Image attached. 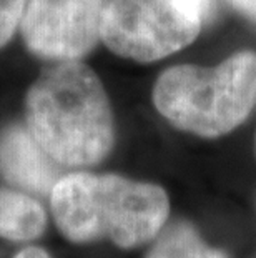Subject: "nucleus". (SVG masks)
Returning <instances> with one entry per match:
<instances>
[{
	"label": "nucleus",
	"mask_w": 256,
	"mask_h": 258,
	"mask_svg": "<svg viewBox=\"0 0 256 258\" xmlns=\"http://www.w3.org/2000/svg\"><path fill=\"white\" fill-rule=\"evenodd\" d=\"M27 127L53 162L92 167L115 144V122L103 84L80 60L43 69L25 95Z\"/></svg>",
	"instance_id": "f257e3e1"
},
{
	"label": "nucleus",
	"mask_w": 256,
	"mask_h": 258,
	"mask_svg": "<svg viewBox=\"0 0 256 258\" xmlns=\"http://www.w3.org/2000/svg\"><path fill=\"white\" fill-rule=\"evenodd\" d=\"M50 200L57 227L68 240L108 238L122 248L153 240L170 213L161 186L113 173H68L53 185Z\"/></svg>",
	"instance_id": "f03ea898"
},
{
	"label": "nucleus",
	"mask_w": 256,
	"mask_h": 258,
	"mask_svg": "<svg viewBox=\"0 0 256 258\" xmlns=\"http://www.w3.org/2000/svg\"><path fill=\"white\" fill-rule=\"evenodd\" d=\"M151 98L158 113L178 130L203 139L230 134L256 105V52L239 50L215 67L166 69Z\"/></svg>",
	"instance_id": "7ed1b4c3"
},
{
	"label": "nucleus",
	"mask_w": 256,
	"mask_h": 258,
	"mask_svg": "<svg viewBox=\"0 0 256 258\" xmlns=\"http://www.w3.org/2000/svg\"><path fill=\"white\" fill-rule=\"evenodd\" d=\"M201 29L183 0H107L102 42L118 57L150 63L188 47Z\"/></svg>",
	"instance_id": "20e7f679"
},
{
	"label": "nucleus",
	"mask_w": 256,
	"mask_h": 258,
	"mask_svg": "<svg viewBox=\"0 0 256 258\" xmlns=\"http://www.w3.org/2000/svg\"><path fill=\"white\" fill-rule=\"evenodd\" d=\"M107 0H25L20 19L24 43L34 55L81 60L102 40Z\"/></svg>",
	"instance_id": "39448f33"
},
{
	"label": "nucleus",
	"mask_w": 256,
	"mask_h": 258,
	"mask_svg": "<svg viewBox=\"0 0 256 258\" xmlns=\"http://www.w3.org/2000/svg\"><path fill=\"white\" fill-rule=\"evenodd\" d=\"M0 173L7 182L34 194H50L57 183L53 158L29 127L17 123L0 132Z\"/></svg>",
	"instance_id": "423d86ee"
},
{
	"label": "nucleus",
	"mask_w": 256,
	"mask_h": 258,
	"mask_svg": "<svg viewBox=\"0 0 256 258\" xmlns=\"http://www.w3.org/2000/svg\"><path fill=\"white\" fill-rule=\"evenodd\" d=\"M47 217L40 203L24 194L0 188V237L29 241L40 237Z\"/></svg>",
	"instance_id": "0eeeda50"
},
{
	"label": "nucleus",
	"mask_w": 256,
	"mask_h": 258,
	"mask_svg": "<svg viewBox=\"0 0 256 258\" xmlns=\"http://www.w3.org/2000/svg\"><path fill=\"white\" fill-rule=\"evenodd\" d=\"M146 258H226L221 250L203 241L197 228L188 222H175L161 228Z\"/></svg>",
	"instance_id": "6e6552de"
},
{
	"label": "nucleus",
	"mask_w": 256,
	"mask_h": 258,
	"mask_svg": "<svg viewBox=\"0 0 256 258\" xmlns=\"http://www.w3.org/2000/svg\"><path fill=\"white\" fill-rule=\"evenodd\" d=\"M25 0H0V48L12 40L19 29Z\"/></svg>",
	"instance_id": "1a4fd4ad"
},
{
	"label": "nucleus",
	"mask_w": 256,
	"mask_h": 258,
	"mask_svg": "<svg viewBox=\"0 0 256 258\" xmlns=\"http://www.w3.org/2000/svg\"><path fill=\"white\" fill-rule=\"evenodd\" d=\"M183 2L200 15V19L203 20V25L210 24L215 19L216 0H183Z\"/></svg>",
	"instance_id": "9d476101"
},
{
	"label": "nucleus",
	"mask_w": 256,
	"mask_h": 258,
	"mask_svg": "<svg viewBox=\"0 0 256 258\" xmlns=\"http://www.w3.org/2000/svg\"><path fill=\"white\" fill-rule=\"evenodd\" d=\"M226 4L256 25V0H226Z\"/></svg>",
	"instance_id": "9b49d317"
},
{
	"label": "nucleus",
	"mask_w": 256,
	"mask_h": 258,
	"mask_svg": "<svg viewBox=\"0 0 256 258\" xmlns=\"http://www.w3.org/2000/svg\"><path fill=\"white\" fill-rule=\"evenodd\" d=\"M15 258H50V255L39 246H29V248L22 250Z\"/></svg>",
	"instance_id": "f8f14e48"
},
{
	"label": "nucleus",
	"mask_w": 256,
	"mask_h": 258,
	"mask_svg": "<svg viewBox=\"0 0 256 258\" xmlns=\"http://www.w3.org/2000/svg\"><path fill=\"white\" fill-rule=\"evenodd\" d=\"M254 152H256V137H254Z\"/></svg>",
	"instance_id": "ddd939ff"
}]
</instances>
